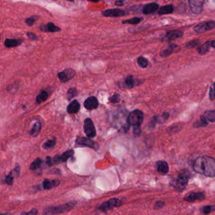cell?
Wrapping results in <instances>:
<instances>
[{
	"instance_id": "obj_48",
	"label": "cell",
	"mask_w": 215,
	"mask_h": 215,
	"mask_svg": "<svg viewBox=\"0 0 215 215\" xmlns=\"http://www.w3.org/2000/svg\"><path fill=\"white\" fill-rule=\"evenodd\" d=\"M209 45L211 47L215 48V40H211V41H207Z\"/></svg>"
},
{
	"instance_id": "obj_22",
	"label": "cell",
	"mask_w": 215,
	"mask_h": 215,
	"mask_svg": "<svg viewBox=\"0 0 215 215\" xmlns=\"http://www.w3.org/2000/svg\"><path fill=\"white\" fill-rule=\"evenodd\" d=\"M174 8L172 5H166L162 7L159 8L158 13L159 15H167V14H170L173 12Z\"/></svg>"
},
{
	"instance_id": "obj_17",
	"label": "cell",
	"mask_w": 215,
	"mask_h": 215,
	"mask_svg": "<svg viewBox=\"0 0 215 215\" xmlns=\"http://www.w3.org/2000/svg\"><path fill=\"white\" fill-rule=\"evenodd\" d=\"M156 169L158 172L161 174H166L169 170V167L168 163L163 160L158 161L156 163Z\"/></svg>"
},
{
	"instance_id": "obj_46",
	"label": "cell",
	"mask_w": 215,
	"mask_h": 215,
	"mask_svg": "<svg viewBox=\"0 0 215 215\" xmlns=\"http://www.w3.org/2000/svg\"><path fill=\"white\" fill-rule=\"evenodd\" d=\"M46 163L48 165V166H52L54 165L52 158L50 157V156H47L46 158Z\"/></svg>"
},
{
	"instance_id": "obj_7",
	"label": "cell",
	"mask_w": 215,
	"mask_h": 215,
	"mask_svg": "<svg viewBox=\"0 0 215 215\" xmlns=\"http://www.w3.org/2000/svg\"><path fill=\"white\" fill-rule=\"evenodd\" d=\"M75 75L76 71L72 68L65 69L57 74L59 79L63 83H65L71 80Z\"/></svg>"
},
{
	"instance_id": "obj_20",
	"label": "cell",
	"mask_w": 215,
	"mask_h": 215,
	"mask_svg": "<svg viewBox=\"0 0 215 215\" xmlns=\"http://www.w3.org/2000/svg\"><path fill=\"white\" fill-rule=\"evenodd\" d=\"M60 182L58 180H52V181H49L48 179H45L43 182V186L44 189L46 190H49V189H51L54 187H56L57 186H58L60 185Z\"/></svg>"
},
{
	"instance_id": "obj_43",
	"label": "cell",
	"mask_w": 215,
	"mask_h": 215,
	"mask_svg": "<svg viewBox=\"0 0 215 215\" xmlns=\"http://www.w3.org/2000/svg\"><path fill=\"white\" fill-rule=\"evenodd\" d=\"M164 206V203L163 201H159L156 202L155 204V207L154 208L155 209H160L162 208H163Z\"/></svg>"
},
{
	"instance_id": "obj_28",
	"label": "cell",
	"mask_w": 215,
	"mask_h": 215,
	"mask_svg": "<svg viewBox=\"0 0 215 215\" xmlns=\"http://www.w3.org/2000/svg\"><path fill=\"white\" fill-rule=\"evenodd\" d=\"M208 124V121L206 120L205 117L202 115L201 117V119L198 121L196 123H195L193 125V127L195 128H201L207 126Z\"/></svg>"
},
{
	"instance_id": "obj_37",
	"label": "cell",
	"mask_w": 215,
	"mask_h": 215,
	"mask_svg": "<svg viewBox=\"0 0 215 215\" xmlns=\"http://www.w3.org/2000/svg\"><path fill=\"white\" fill-rule=\"evenodd\" d=\"M109 101L113 104L119 103L121 101V96L118 93H114L112 96L109 98Z\"/></svg>"
},
{
	"instance_id": "obj_4",
	"label": "cell",
	"mask_w": 215,
	"mask_h": 215,
	"mask_svg": "<svg viewBox=\"0 0 215 215\" xmlns=\"http://www.w3.org/2000/svg\"><path fill=\"white\" fill-rule=\"evenodd\" d=\"M143 121V113L140 110L132 111L128 116V123L129 125L134 126H140Z\"/></svg>"
},
{
	"instance_id": "obj_27",
	"label": "cell",
	"mask_w": 215,
	"mask_h": 215,
	"mask_svg": "<svg viewBox=\"0 0 215 215\" xmlns=\"http://www.w3.org/2000/svg\"><path fill=\"white\" fill-rule=\"evenodd\" d=\"M177 45L173 44H170V45H169V47H168L167 49H166L160 52V56H162V57H167V56H170V55L172 54V52H173V49H174L176 47H177Z\"/></svg>"
},
{
	"instance_id": "obj_39",
	"label": "cell",
	"mask_w": 215,
	"mask_h": 215,
	"mask_svg": "<svg viewBox=\"0 0 215 215\" xmlns=\"http://www.w3.org/2000/svg\"><path fill=\"white\" fill-rule=\"evenodd\" d=\"M209 96L211 101H213L215 99V83H213L210 87Z\"/></svg>"
},
{
	"instance_id": "obj_49",
	"label": "cell",
	"mask_w": 215,
	"mask_h": 215,
	"mask_svg": "<svg viewBox=\"0 0 215 215\" xmlns=\"http://www.w3.org/2000/svg\"><path fill=\"white\" fill-rule=\"evenodd\" d=\"M88 1L91 2H93V3H97V2H99L101 0H88Z\"/></svg>"
},
{
	"instance_id": "obj_34",
	"label": "cell",
	"mask_w": 215,
	"mask_h": 215,
	"mask_svg": "<svg viewBox=\"0 0 215 215\" xmlns=\"http://www.w3.org/2000/svg\"><path fill=\"white\" fill-rule=\"evenodd\" d=\"M78 95V92L76 88H71L68 90L67 94H66V97L68 100L72 99L73 98L76 96Z\"/></svg>"
},
{
	"instance_id": "obj_8",
	"label": "cell",
	"mask_w": 215,
	"mask_h": 215,
	"mask_svg": "<svg viewBox=\"0 0 215 215\" xmlns=\"http://www.w3.org/2000/svg\"><path fill=\"white\" fill-rule=\"evenodd\" d=\"M121 200L116 198H112L102 203L101 206L99 207V209L102 211H107L112 209L114 208L121 206Z\"/></svg>"
},
{
	"instance_id": "obj_29",
	"label": "cell",
	"mask_w": 215,
	"mask_h": 215,
	"mask_svg": "<svg viewBox=\"0 0 215 215\" xmlns=\"http://www.w3.org/2000/svg\"><path fill=\"white\" fill-rule=\"evenodd\" d=\"M136 81L134 80V77L132 75L128 76L125 80V85L127 88H132L135 86Z\"/></svg>"
},
{
	"instance_id": "obj_33",
	"label": "cell",
	"mask_w": 215,
	"mask_h": 215,
	"mask_svg": "<svg viewBox=\"0 0 215 215\" xmlns=\"http://www.w3.org/2000/svg\"><path fill=\"white\" fill-rule=\"evenodd\" d=\"M211 48L210 46L209 45V44L208 43V42H206V43H204V44H203L201 46H200L198 51V52L200 54H206L209 51V49Z\"/></svg>"
},
{
	"instance_id": "obj_18",
	"label": "cell",
	"mask_w": 215,
	"mask_h": 215,
	"mask_svg": "<svg viewBox=\"0 0 215 215\" xmlns=\"http://www.w3.org/2000/svg\"><path fill=\"white\" fill-rule=\"evenodd\" d=\"M80 109V104L76 100L73 101L68 106L67 111L69 114H76Z\"/></svg>"
},
{
	"instance_id": "obj_21",
	"label": "cell",
	"mask_w": 215,
	"mask_h": 215,
	"mask_svg": "<svg viewBox=\"0 0 215 215\" xmlns=\"http://www.w3.org/2000/svg\"><path fill=\"white\" fill-rule=\"evenodd\" d=\"M41 123L40 122L37 121L34 124L32 129L30 130V134L31 136L35 137L39 134V133H40L41 132Z\"/></svg>"
},
{
	"instance_id": "obj_23",
	"label": "cell",
	"mask_w": 215,
	"mask_h": 215,
	"mask_svg": "<svg viewBox=\"0 0 215 215\" xmlns=\"http://www.w3.org/2000/svg\"><path fill=\"white\" fill-rule=\"evenodd\" d=\"M49 96V94L46 91L43 90L41 92L37 97H36V102L37 104H41L44 101H46Z\"/></svg>"
},
{
	"instance_id": "obj_38",
	"label": "cell",
	"mask_w": 215,
	"mask_h": 215,
	"mask_svg": "<svg viewBox=\"0 0 215 215\" xmlns=\"http://www.w3.org/2000/svg\"><path fill=\"white\" fill-rule=\"evenodd\" d=\"M20 168L18 164H16L15 168L10 172V173L13 176L14 178H17L20 175Z\"/></svg>"
},
{
	"instance_id": "obj_6",
	"label": "cell",
	"mask_w": 215,
	"mask_h": 215,
	"mask_svg": "<svg viewBox=\"0 0 215 215\" xmlns=\"http://www.w3.org/2000/svg\"><path fill=\"white\" fill-rule=\"evenodd\" d=\"M84 132L88 138H93L95 137L96 132L92 120L90 118H87L84 121Z\"/></svg>"
},
{
	"instance_id": "obj_3",
	"label": "cell",
	"mask_w": 215,
	"mask_h": 215,
	"mask_svg": "<svg viewBox=\"0 0 215 215\" xmlns=\"http://www.w3.org/2000/svg\"><path fill=\"white\" fill-rule=\"evenodd\" d=\"M190 178V174L187 171H184L181 173L177 178L173 182V186L174 189L177 191L183 190L187 186Z\"/></svg>"
},
{
	"instance_id": "obj_25",
	"label": "cell",
	"mask_w": 215,
	"mask_h": 215,
	"mask_svg": "<svg viewBox=\"0 0 215 215\" xmlns=\"http://www.w3.org/2000/svg\"><path fill=\"white\" fill-rule=\"evenodd\" d=\"M203 116L208 122L215 123V110H207L204 113Z\"/></svg>"
},
{
	"instance_id": "obj_42",
	"label": "cell",
	"mask_w": 215,
	"mask_h": 215,
	"mask_svg": "<svg viewBox=\"0 0 215 215\" xmlns=\"http://www.w3.org/2000/svg\"><path fill=\"white\" fill-rule=\"evenodd\" d=\"M27 35L28 36L29 38H30V40L32 41H37L38 38L37 37V35H35L34 33L33 32H28L27 33Z\"/></svg>"
},
{
	"instance_id": "obj_13",
	"label": "cell",
	"mask_w": 215,
	"mask_h": 215,
	"mask_svg": "<svg viewBox=\"0 0 215 215\" xmlns=\"http://www.w3.org/2000/svg\"><path fill=\"white\" fill-rule=\"evenodd\" d=\"M99 103L95 96H90L84 102V107L87 110L96 109L99 107Z\"/></svg>"
},
{
	"instance_id": "obj_10",
	"label": "cell",
	"mask_w": 215,
	"mask_h": 215,
	"mask_svg": "<svg viewBox=\"0 0 215 215\" xmlns=\"http://www.w3.org/2000/svg\"><path fill=\"white\" fill-rule=\"evenodd\" d=\"M76 143L77 145L83 146H87L89 148H92L96 150L99 148V146L96 143L93 142L92 140L85 138V137H77L76 140Z\"/></svg>"
},
{
	"instance_id": "obj_12",
	"label": "cell",
	"mask_w": 215,
	"mask_h": 215,
	"mask_svg": "<svg viewBox=\"0 0 215 215\" xmlns=\"http://www.w3.org/2000/svg\"><path fill=\"white\" fill-rule=\"evenodd\" d=\"M205 198V194L202 192H192L184 198V201L188 202H194L195 201H202Z\"/></svg>"
},
{
	"instance_id": "obj_41",
	"label": "cell",
	"mask_w": 215,
	"mask_h": 215,
	"mask_svg": "<svg viewBox=\"0 0 215 215\" xmlns=\"http://www.w3.org/2000/svg\"><path fill=\"white\" fill-rule=\"evenodd\" d=\"M199 40L198 39H195V40H193V41H191L190 42H189L188 43H187L186 44V47L187 48H194V47L195 46H197L198 44H199Z\"/></svg>"
},
{
	"instance_id": "obj_19",
	"label": "cell",
	"mask_w": 215,
	"mask_h": 215,
	"mask_svg": "<svg viewBox=\"0 0 215 215\" xmlns=\"http://www.w3.org/2000/svg\"><path fill=\"white\" fill-rule=\"evenodd\" d=\"M184 33L181 30H171L166 33L165 37L168 41L175 40V39L182 37Z\"/></svg>"
},
{
	"instance_id": "obj_31",
	"label": "cell",
	"mask_w": 215,
	"mask_h": 215,
	"mask_svg": "<svg viewBox=\"0 0 215 215\" xmlns=\"http://www.w3.org/2000/svg\"><path fill=\"white\" fill-rule=\"evenodd\" d=\"M137 63H138V65L142 68H146L148 65V61L147 60V59L143 56H140L137 59Z\"/></svg>"
},
{
	"instance_id": "obj_44",
	"label": "cell",
	"mask_w": 215,
	"mask_h": 215,
	"mask_svg": "<svg viewBox=\"0 0 215 215\" xmlns=\"http://www.w3.org/2000/svg\"><path fill=\"white\" fill-rule=\"evenodd\" d=\"M127 3L126 0H117V1L115 2V5L117 6H123Z\"/></svg>"
},
{
	"instance_id": "obj_2",
	"label": "cell",
	"mask_w": 215,
	"mask_h": 215,
	"mask_svg": "<svg viewBox=\"0 0 215 215\" xmlns=\"http://www.w3.org/2000/svg\"><path fill=\"white\" fill-rule=\"evenodd\" d=\"M76 202L74 201L68 202L66 204L60 205L57 206H51L45 209L44 213L46 214H61L70 211L76 205Z\"/></svg>"
},
{
	"instance_id": "obj_47",
	"label": "cell",
	"mask_w": 215,
	"mask_h": 215,
	"mask_svg": "<svg viewBox=\"0 0 215 215\" xmlns=\"http://www.w3.org/2000/svg\"><path fill=\"white\" fill-rule=\"evenodd\" d=\"M38 213V211L36 209H33L29 212H24L22 213V214H37Z\"/></svg>"
},
{
	"instance_id": "obj_11",
	"label": "cell",
	"mask_w": 215,
	"mask_h": 215,
	"mask_svg": "<svg viewBox=\"0 0 215 215\" xmlns=\"http://www.w3.org/2000/svg\"><path fill=\"white\" fill-rule=\"evenodd\" d=\"M215 27V22L213 21L202 22L197 25L194 28V30L195 32L201 34L203 33L206 31H208L212 30Z\"/></svg>"
},
{
	"instance_id": "obj_16",
	"label": "cell",
	"mask_w": 215,
	"mask_h": 215,
	"mask_svg": "<svg viewBox=\"0 0 215 215\" xmlns=\"http://www.w3.org/2000/svg\"><path fill=\"white\" fill-rule=\"evenodd\" d=\"M23 43L21 39H15V38H6L4 42L5 46L7 48H13L17 46H20Z\"/></svg>"
},
{
	"instance_id": "obj_50",
	"label": "cell",
	"mask_w": 215,
	"mask_h": 215,
	"mask_svg": "<svg viewBox=\"0 0 215 215\" xmlns=\"http://www.w3.org/2000/svg\"><path fill=\"white\" fill-rule=\"evenodd\" d=\"M67 1H69V2H73L74 0H67Z\"/></svg>"
},
{
	"instance_id": "obj_26",
	"label": "cell",
	"mask_w": 215,
	"mask_h": 215,
	"mask_svg": "<svg viewBox=\"0 0 215 215\" xmlns=\"http://www.w3.org/2000/svg\"><path fill=\"white\" fill-rule=\"evenodd\" d=\"M73 155H74V150H67L66 152H65L62 155H60L61 162H66L68 160V159L72 157Z\"/></svg>"
},
{
	"instance_id": "obj_32",
	"label": "cell",
	"mask_w": 215,
	"mask_h": 215,
	"mask_svg": "<svg viewBox=\"0 0 215 215\" xmlns=\"http://www.w3.org/2000/svg\"><path fill=\"white\" fill-rule=\"evenodd\" d=\"M56 143V139L49 140L44 143L43 148L45 150H49V149L53 148L55 146Z\"/></svg>"
},
{
	"instance_id": "obj_36",
	"label": "cell",
	"mask_w": 215,
	"mask_h": 215,
	"mask_svg": "<svg viewBox=\"0 0 215 215\" xmlns=\"http://www.w3.org/2000/svg\"><path fill=\"white\" fill-rule=\"evenodd\" d=\"M38 18V16H35V15L31 16L25 19V23L27 24V25L31 27L34 24V23L37 21V20Z\"/></svg>"
},
{
	"instance_id": "obj_45",
	"label": "cell",
	"mask_w": 215,
	"mask_h": 215,
	"mask_svg": "<svg viewBox=\"0 0 215 215\" xmlns=\"http://www.w3.org/2000/svg\"><path fill=\"white\" fill-rule=\"evenodd\" d=\"M133 132L135 135H140L141 133L140 126H134Z\"/></svg>"
},
{
	"instance_id": "obj_35",
	"label": "cell",
	"mask_w": 215,
	"mask_h": 215,
	"mask_svg": "<svg viewBox=\"0 0 215 215\" xmlns=\"http://www.w3.org/2000/svg\"><path fill=\"white\" fill-rule=\"evenodd\" d=\"M201 212L203 213V214H209L210 213H211L213 211H215V206H203L201 209H200Z\"/></svg>"
},
{
	"instance_id": "obj_24",
	"label": "cell",
	"mask_w": 215,
	"mask_h": 215,
	"mask_svg": "<svg viewBox=\"0 0 215 215\" xmlns=\"http://www.w3.org/2000/svg\"><path fill=\"white\" fill-rule=\"evenodd\" d=\"M143 20L142 17H134L130 19L126 20L122 22L123 24H130V25H136L140 23Z\"/></svg>"
},
{
	"instance_id": "obj_30",
	"label": "cell",
	"mask_w": 215,
	"mask_h": 215,
	"mask_svg": "<svg viewBox=\"0 0 215 215\" xmlns=\"http://www.w3.org/2000/svg\"><path fill=\"white\" fill-rule=\"evenodd\" d=\"M42 163H43V160L40 158H37L31 163L30 166V169L32 170H37V168H38L41 166Z\"/></svg>"
},
{
	"instance_id": "obj_1",
	"label": "cell",
	"mask_w": 215,
	"mask_h": 215,
	"mask_svg": "<svg viewBox=\"0 0 215 215\" xmlns=\"http://www.w3.org/2000/svg\"><path fill=\"white\" fill-rule=\"evenodd\" d=\"M194 170L208 177H215V159L208 156H200L193 164Z\"/></svg>"
},
{
	"instance_id": "obj_14",
	"label": "cell",
	"mask_w": 215,
	"mask_h": 215,
	"mask_svg": "<svg viewBox=\"0 0 215 215\" xmlns=\"http://www.w3.org/2000/svg\"><path fill=\"white\" fill-rule=\"evenodd\" d=\"M40 29L46 32H60L61 29L56 25L52 22H49L47 24H44L40 26Z\"/></svg>"
},
{
	"instance_id": "obj_15",
	"label": "cell",
	"mask_w": 215,
	"mask_h": 215,
	"mask_svg": "<svg viewBox=\"0 0 215 215\" xmlns=\"http://www.w3.org/2000/svg\"><path fill=\"white\" fill-rule=\"evenodd\" d=\"M159 8V5L157 3H151L145 5L142 9V12L145 15H148L154 13Z\"/></svg>"
},
{
	"instance_id": "obj_40",
	"label": "cell",
	"mask_w": 215,
	"mask_h": 215,
	"mask_svg": "<svg viewBox=\"0 0 215 215\" xmlns=\"http://www.w3.org/2000/svg\"><path fill=\"white\" fill-rule=\"evenodd\" d=\"M15 179V178L13 177V176L10 173L7 176H6L5 178L4 181H5V182L7 184H8V185H9V186H11V185L13 184V179Z\"/></svg>"
},
{
	"instance_id": "obj_5",
	"label": "cell",
	"mask_w": 215,
	"mask_h": 215,
	"mask_svg": "<svg viewBox=\"0 0 215 215\" xmlns=\"http://www.w3.org/2000/svg\"><path fill=\"white\" fill-rule=\"evenodd\" d=\"M129 13L121 8H112L103 10L102 15L105 17H121L128 15Z\"/></svg>"
},
{
	"instance_id": "obj_9",
	"label": "cell",
	"mask_w": 215,
	"mask_h": 215,
	"mask_svg": "<svg viewBox=\"0 0 215 215\" xmlns=\"http://www.w3.org/2000/svg\"><path fill=\"white\" fill-rule=\"evenodd\" d=\"M189 5L191 11L195 14H199L201 13L204 0H188Z\"/></svg>"
}]
</instances>
